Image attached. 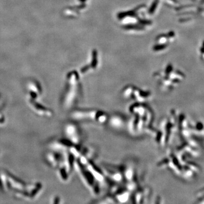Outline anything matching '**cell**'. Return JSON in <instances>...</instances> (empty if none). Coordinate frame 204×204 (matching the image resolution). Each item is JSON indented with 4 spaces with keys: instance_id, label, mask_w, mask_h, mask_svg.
Returning <instances> with one entry per match:
<instances>
[{
    "instance_id": "cell-3",
    "label": "cell",
    "mask_w": 204,
    "mask_h": 204,
    "mask_svg": "<svg viewBox=\"0 0 204 204\" xmlns=\"http://www.w3.org/2000/svg\"><path fill=\"white\" fill-rule=\"evenodd\" d=\"M200 50L202 53H204V47H201V49H200Z\"/></svg>"
},
{
    "instance_id": "cell-2",
    "label": "cell",
    "mask_w": 204,
    "mask_h": 204,
    "mask_svg": "<svg viewBox=\"0 0 204 204\" xmlns=\"http://www.w3.org/2000/svg\"><path fill=\"white\" fill-rule=\"evenodd\" d=\"M175 34L174 31L169 32L167 34H162L158 35L155 41V43L153 46V50L154 52H160L164 50L168 47V44L166 40L169 37H174Z\"/></svg>"
},
{
    "instance_id": "cell-4",
    "label": "cell",
    "mask_w": 204,
    "mask_h": 204,
    "mask_svg": "<svg viewBox=\"0 0 204 204\" xmlns=\"http://www.w3.org/2000/svg\"><path fill=\"white\" fill-rule=\"evenodd\" d=\"M203 47H204V42H203Z\"/></svg>"
},
{
    "instance_id": "cell-1",
    "label": "cell",
    "mask_w": 204,
    "mask_h": 204,
    "mask_svg": "<svg viewBox=\"0 0 204 204\" xmlns=\"http://www.w3.org/2000/svg\"><path fill=\"white\" fill-rule=\"evenodd\" d=\"M117 19L121 28L128 32H145L152 26V22L147 19L143 14L142 6L135 7L132 10L122 11L117 14Z\"/></svg>"
}]
</instances>
